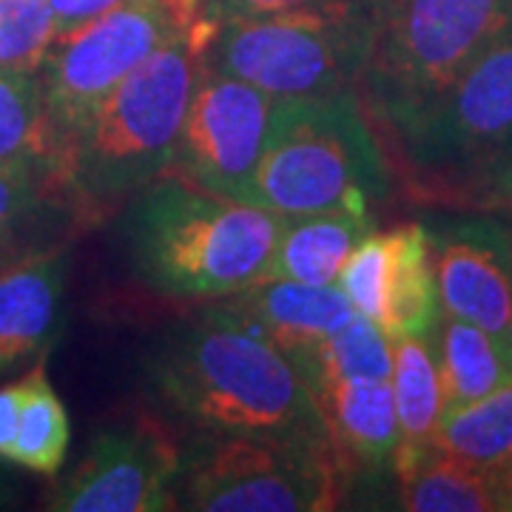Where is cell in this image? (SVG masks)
<instances>
[{
  "label": "cell",
  "instance_id": "f546056e",
  "mask_svg": "<svg viewBox=\"0 0 512 512\" xmlns=\"http://www.w3.org/2000/svg\"><path fill=\"white\" fill-rule=\"evenodd\" d=\"M20 404H23V384L20 379L15 384L0 387V458L9 461L12 447L18 439L20 424Z\"/></svg>",
  "mask_w": 512,
  "mask_h": 512
},
{
  "label": "cell",
  "instance_id": "7402d4cb",
  "mask_svg": "<svg viewBox=\"0 0 512 512\" xmlns=\"http://www.w3.org/2000/svg\"><path fill=\"white\" fill-rule=\"evenodd\" d=\"M55 151L40 74L0 69V163H37L49 171Z\"/></svg>",
  "mask_w": 512,
  "mask_h": 512
},
{
  "label": "cell",
  "instance_id": "cb8c5ba5",
  "mask_svg": "<svg viewBox=\"0 0 512 512\" xmlns=\"http://www.w3.org/2000/svg\"><path fill=\"white\" fill-rule=\"evenodd\" d=\"M433 444L450 456L495 467L512 456V379L478 402L441 413Z\"/></svg>",
  "mask_w": 512,
  "mask_h": 512
},
{
  "label": "cell",
  "instance_id": "9a60e30c",
  "mask_svg": "<svg viewBox=\"0 0 512 512\" xmlns=\"http://www.w3.org/2000/svg\"><path fill=\"white\" fill-rule=\"evenodd\" d=\"M69 254L49 248L0 268V373L52 348L63 313Z\"/></svg>",
  "mask_w": 512,
  "mask_h": 512
},
{
  "label": "cell",
  "instance_id": "9c48e42d",
  "mask_svg": "<svg viewBox=\"0 0 512 512\" xmlns=\"http://www.w3.org/2000/svg\"><path fill=\"white\" fill-rule=\"evenodd\" d=\"M180 35V23L160 0H128L69 35H57L37 72L57 148L117 83Z\"/></svg>",
  "mask_w": 512,
  "mask_h": 512
},
{
  "label": "cell",
  "instance_id": "52a82bcc",
  "mask_svg": "<svg viewBox=\"0 0 512 512\" xmlns=\"http://www.w3.org/2000/svg\"><path fill=\"white\" fill-rule=\"evenodd\" d=\"M370 37V0H325L222 20L202 60L271 97H322L356 92Z\"/></svg>",
  "mask_w": 512,
  "mask_h": 512
},
{
  "label": "cell",
  "instance_id": "7c38bea8",
  "mask_svg": "<svg viewBox=\"0 0 512 512\" xmlns=\"http://www.w3.org/2000/svg\"><path fill=\"white\" fill-rule=\"evenodd\" d=\"M339 282L353 311L376 322L390 342L430 336L439 322V288L424 222L367 234L345 262Z\"/></svg>",
  "mask_w": 512,
  "mask_h": 512
},
{
  "label": "cell",
  "instance_id": "7a4b0ae2",
  "mask_svg": "<svg viewBox=\"0 0 512 512\" xmlns=\"http://www.w3.org/2000/svg\"><path fill=\"white\" fill-rule=\"evenodd\" d=\"M282 217L163 174L123 217L128 259L148 288L174 299H228L262 279Z\"/></svg>",
  "mask_w": 512,
  "mask_h": 512
},
{
  "label": "cell",
  "instance_id": "6da1fadb",
  "mask_svg": "<svg viewBox=\"0 0 512 512\" xmlns=\"http://www.w3.org/2000/svg\"><path fill=\"white\" fill-rule=\"evenodd\" d=\"M146 370L168 410L200 433L328 439L291 362L225 308L165 336Z\"/></svg>",
  "mask_w": 512,
  "mask_h": 512
},
{
  "label": "cell",
  "instance_id": "8992f818",
  "mask_svg": "<svg viewBox=\"0 0 512 512\" xmlns=\"http://www.w3.org/2000/svg\"><path fill=\"white\" fill-rule=\"evenodd\" d=\"M373 37L356 94L390 131L439 97L512 26V0H370Z\"/></svg>",
  "mask_w": 512,
  "mask_h": 512
},
{
  "label": "cell",
  "instance_id": "83f0119b",
  "mask_svg": "<svg viewBox=\"0 0 512 512\" xmlns=\"http://www.w3.org/2000/svg\"><path fill=\"white\" fill-rule=\"evenodd\" d=\"M46 3L55 15L57 35H69L74 29H80L83 23H92V20L123 6L128 0H46Z\"/></svg>",
  "mask_w": 512,
  "mask_h": 512
},
{
  "label": "cell",
  "instance_id": "44dd1931",
  "mask_svg": "<svg viewBox=\"0 0 512 512\" xmlns=\"http://www.w3.org/2000/svg\"><path fill=\"white\" fill-rule=\"evenodd\" d=\"M293 370L311 393L328 382L345 379H387L393 373V345L376 322L353 313L339 330L325 336L311 353H305Z\"/></svg>",
  "mask_w": 512,
  "mask_h": 512
},
{
  "label": "cell",
  "instance_id": "836d02e7",
  "mask_svg": "<svg viewBox=\"0 0 512 512\" xmlns=\"http://www.w3.org/2000/svg\"><path fill=\"white\" fill-rule=\"evenodd\" d=\"M507 225H510V228H512V208H510V220H507Z\"/></svg>",
  "mask_w": 512,
  "mask_h": 512
},
{
  "label": "cell",
  "instance_id": "277c9868",
  "mask_svg": "<svg viewBox=\"0 0 512 512\" xmlns=\"http://www.w3.org/2000/svg\"><path fill=\"white\" fill-rule=\"evenodd\" d=\"M390 168L356 92L274 97L248 202L276 217L353 211L373 217Z\"/></svg>",
  "mask_w": 512,
  "mask_h": 512
},
{
  "label": "cell",
  "instance_id": "ba28073f",
  "mask_svg": "<svg viewBox=\"0 0 512 512\" xmlns=\"http://www.w3.org/2000/svg\"><path fill=\"white\" fill-rule=\"evenodd\" d=\"M348 484L330 439L202 433L183 453L180 510L325 512L342 507Z\"/></svg>",
  "mask_w": 512,
  "mask_h": 512
},
{
  "label": "cell",
  "instance_id": "d4e9b609",
  "mask_svg": "<svg viewBox=\"0 0 512 512\" xmlns=\"http://www.w3.org/2000/svg\"><path fill=\"white\" fill-rule=\"evenodd\" d=\"M55 37L46 0H0V69L37 74Z\"/></svg>",
  "mask_w": 512,
  "mask_h": 512
},
{
  "label": "cell",
  "instance_id": "603a6c76",
  "mask_svg": "<svg viewBox=\"0 0 512 512\" xmlns=\"http://www.w3.org/2000/svg\"><path fill=\"white\" fill-rule=\"evenodd\" d=\"M20 384H23V404H20L18 439L9 461L40 476H57L72 439L66 407L57 399L43 362H37L20 379Z\"/></svg>",
  "mask_w": 512,
  "mask_h": 512
},
{
  "label": "cell",
  "instance_id": "2e32d148",
  "mask_svg": "<svg viewBox=\"0 0 512 512\" xmlns=\"http://www.w3.org/2000/svg\"><path fill=\"white\" fill-rule=\"evenodd\" d=\"M316 413L328 433L330 447L356 473L393 470L399 447V419L393 387L387 379H345L311 390Z\"/></svg>",
  "mask_w": 512,
  "mask_h": 512
},
{
  "label": "cell",
  "instance_id": "484cf974",
  "mask_svg": "<svg viewBox=\"0 0 512 512\" xmlns=\"http://www.w3.org/2000/svg\"><path fill=\"white\" fill-rule=\"evenodd\" d=\"M40 168L43 165L37 163H0V254L35 214L40 202Z\"/></svg>",
  "mask_w": 512,
  "mask_h": 512
},
{
  "label": "cell",
  "instance_id": "4dcf8cb0",
  "mask_svg": "<svg viewBox=\"0 0 512 512\" xmlns=\"http://www.w3.org/2000/svg\"><path fill=\"white\" fill-rule=\"evenodd\" d=\"M160 3L174 15L183 32H191L200 20L214 18L211 15V0H160Z\"/></svg>",
  "mask_w": 512,
  "mask_h": 512
},
{
  "label": "cell",
  "instance_id": "5b68a950",
  "mask_svg": "<svg viewBox=\"0 0 512 512\" xmlns=\"http://www.w3.org/2000/svg\"><path fill=\"white\" fill-rule=\"evenodd\" d=\"M382 137L410 200L464 208L478 180L512 154V26Z\"/></svg>",
  "mask_w": 512,
  "mask_h": 512
},
{
  "label": "cell",
  "instance_id": "4316f807",
  "mask_svg": "<svg viewBox=\"0 0 512 512\" xmlns=\"http://www.w3.org/2000/svg\"><path fill=\"white\" fill-rule=\"evenodd\" d=\"M464 208H478V211H510L512 208V154L498 163L493 171H487L476 188L470 191V197L464 202Z\"/></svg>",
  "mask_w": 512,
  "mask_h": 512
},
{
  "label": "cell",
  "instance_id": "1f68e13d",
  "mask_svg": "<svg viewBox=\"0 0 512 512\" xmlns=\"http://www.w3.org/2000/svg\"><path fill=\"white\" fill-rule=\"evenodd\" d=\"M495 484H498L501 512H512V456L495 464Z\"/></svg>",
  "mask_w": 512,
  "mask_h": 512
},
{
  "label": "cell",
  "instance_id": "ac0fdd59",
  "mask_svg": "<svg viewBox=\"0 0 512 512\" xmlns=\"http://www.w3.org/2000/svg\"><path fill=\"white\" fill-rule=\"evenodd\" d=\"M441 384V413L490 396L512 379V342L456 316L439 313L430 333Z\"/></svg>",
  "mask_w": 512,
  "mask_h": 512
},
{
  "label": "cell",
  "instance_id": "e0dca14e",
  "mask_svg": "<svg viewBox=\"0 0 512 512\" xmlns=\"http://www.w3.org/2000/svg\"><path fill=\"white\" fill-rule=\"evenodd\" d=\"M376 231V217L353 211H325L282 220L265 279H293L308 285H333L359 242Z\"/></svg>",
  "mask_w": 512,
  "mask_h": 512
},
{
  "label": "cell",
  "instance_id": "8fae6325",
  "mask_svg": "<svg viewBox=\"0 0 512 512\" xmlns=\"http://www.w3.org/2000/svg\"><path fill=\"white\" fill-rule=\"evenodd\" d=\"M274 97L205 60L185 109L174 160L165 174L248 202L251 180L265 148Z\"/></svg>",
  "mask_w": 512,
  "mask_h": 512
},
{
  "label": "cell",
  "instance_id": "ffe728a7",
  "mask_svg": "<svg viewBox=\"0 0 512 512\" xmlns=\"http://www.w3.org/2000/svg\"><path fill=\"white\" fill-rule=\"evenodd\" d=\"M399 507L410 512H501L495 467L450 456L436 444L396 476Z\"/></svg>",
  "mask_w": 512,
  "mask_h": 512
},
{
  "label": "cell",
  "instance_id": "d6986e66",
  "mask_svg": "<svg viewBox=\"0 0 512 512\" xmlns=\"http://www.w3.org/2000/svg\"><path fill=\"white\" fill-rule=\"evenodd\" d=\"M393 345V402L399 419V447L393 476L410 470L430 447L441 419V384L430 336H404Z\"/></svg>",
  "mask_w": 512,
  "mask_h": 512
},
{
  "label": "cell",
  "instance_id": "d6a6232c",
  "mask_svg": "<svg viewBox=\"0 0 512 512\" xmlns=\"http://www.w3.org/2000/svg\"><path fill=\"white\" fill-rule=\"evenodd\" d=\"M510 339H512V311H510Z\"/></svg>",
  "mask_w": 512,
  "mask_h": 512
},
{
  "label": "cell",
  "instance_id": "4fadbf2b",
  "mask_svg": "<svg viewBox=\"0 0 512 512\" xmlns=\"http://www.w3.org/2000/svg\"><path fill=\"white\" fill-rule=\"evenodd\" d=\"M424 228L430 237L441 313L510 339V225L493 217H444L424 222Z\"/></svg>",
  "mask_w": 512,
  "mask_h": 512
},
{
  "label": "cell",
  "instance_id": "3957f363",
  "mask_svg": "<svg viewBox=\"0 0 512 512\" xmlns=\"http://www.w3.org/2000/svg\"><path fill=\"white\" fill-rule=\"evenodd\" d=\"M202 57L191 32L160 46L60 143L49 177L89 208L134 200L174 160Z\"/></svg>",
  "mask_w": 512,
  "mask_h": 512
},
{
  "label": "cell",
  "instance_id": "30bf717a",
  "mask_svg": "<svg viewBox=\"0 0 512 512\" xmlns=\"http://www.w3.org/2000/svg\"><path fill=\"white\" fill-rule=\"evenodd\" d=\"M183 453L163 419L154 413L128 416L94 436L86 458L52 493L46 510H180Z\"/></svg>",
  "mask_w": 512,
  "mask_h": 512
},
{
  "label": "cell",
  "instance_id": "f1b7e54d",
  "mask_svg": "<svg viewBox=\"0 0 512 512\" xmlns=\"http://www.w3.org/2000/svg\"><path fill=\"white\" fill-rule=\"evenodd\" d=\"M325 0H211V15L220 20L228 18H259V15H276L288 9H302Z\"/></svg>",
  "mask_w": 512,
  "mask_h": 512
},
{
  "label": "cell",
  "instance_id": "5bb4252c",
  "mask_svg": "<svg viewBox=\"0 0 512 512\" xmlns=\"http://www.w3.org/2000/svg\"><path fill=\"white\" fill-rule=\"evenodd\" d=\"M222 308L268 339L291 365L356 313L342 285H308L293 279L254 282L228 296Z\"/></svg>",
  "mask_w": 512,
  "mask_h": 512
}]
</instances>
